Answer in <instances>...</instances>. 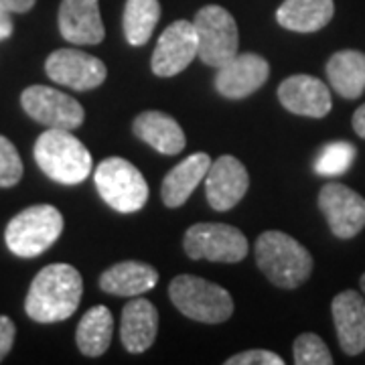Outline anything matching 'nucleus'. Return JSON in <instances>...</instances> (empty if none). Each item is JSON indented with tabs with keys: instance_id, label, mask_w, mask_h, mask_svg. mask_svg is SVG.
Returning <instances> with one entry per match:
<instances>
[{
	"instance_id": "21",
	"label": "nucleus",
	"mask_w": 365,
	"mask_h": 365,
	"mask_svg": "<svg viewBox=\"0 0 365 365\" xmlns=\"http://www.w3.org/2000/svg\"><path fill=\"white\" fill-rule=\"evenodd\" d=\"M211 163L213 160L205 153H195V155L181 160L163 181V187H160L163 203L167 207H181L195 191L197 185L205 181V175H207Z\"/></svg>"
},
{
	"instance_id": "15",
	"label": "nucleus",
	"mask_w": 365,
	"mask_h": 365,
	"mask_svg": "<svg viewBox=\"0 0 365 365\" xmlns=\"http://www.w3.org/2000/svg\"><path fill=\"white\" fill-rule=\"evenodd\" d=\"M278 100L290 114L307 118H325L333 106L325 81L304 73L284 79L278 88Z\"/></svg>"
},
{
	"instance_id": "11",
	"label": "nucleus",
	"mask_w": 365,
	"mask_h": 365,
	"mask_svg": "<svg viewBox=\"0 0 365 365\" xmlns=\"http://www.w3.org/2000/svg\"><path fill=\"white\" fill-rule=\"evenodd\" d=\"M45 71L51 81L78 91L100 88L108 76V69L102 59L79 49L53 51L45 61Z\"/></svg>"
},
{
	"instance_id": "24",
	"label": "nucleus",
	"mask_w": 365,
	"mask_h": 365,
	"mask_svg": "<svg viewBox=\"0 0 365 365\" xmlns=\"http://www.w3.org/2000/svg\"><path fill=\"white\" fill-rule=\"evenodd\" d=\"M112 333H114L112 313L108 307L98 304L81 317L78 331H76V343L83 355L100 357L108 351L112 343Z\"/></svg>"
},
{
	"instance_id": "23",
	"label": "nucleus",
	"mask_w": 365,
	"mask_h": 365,
	"mask_svg": "<svg viewBox=\"0 0 365 365\" xmlns=\"http://www.w3.org/2000/svg\"><path fill=\"white\" fill-rule=\"evenodd\" d=\"M327 78L341 98H359L365 91V53L355 49L335 53L327 61Z\"/></svg>"
},
{
	"instance_id": "8",
	"label": "nucleus",
	"mask_w": 365,
	"mask_h": 365,
	"mask_svg": "<svg viewBox=\"0 0 365 365\" xmlns=\"http://www.w3.org/2000/svg\"><path fill=\"white\" fill-rule=\"evenodd\" d=\"M185 254L191 260L235 264L248 256V237L227 223H195L182 240Z\"/></svg>"
},
{
	"instance_id": "18",
	"label": "nucleus",
	"mask_w": 365,
	"mask_h": 365,
	"mask_svg": "<svg viewBox=\"0 0 365 365\" xmlns=\"http://www.w3.org/2000/svg\"><path fill=\"white\" fill-rule=\"evenodd\" d=\"M158 333V311L148 299H132L122 311L120 337L124 349L144 353L153 347Z\"/></svg>"
},
{
	"instance_id": "2",
	"label": "nucleus",
	"mask_w": 365,
	"mask_h": 365,
	"mask_svg": "<svg viewBox=\"0 0 365 365\" xmlns=\"http://www.w3.org/2000/svg\"><path fill=\"white\" fill-rule=\"evenodd\" d=\"M256 262L274 287L299 288L313 272V256L284 232H264L256 242Z\"/></svg>"
},
{
	"instance_id": "10",
	"label": "nucleus",
	"mask_w": 365,
	"mask_h": 365,
	"mask_svg": "<svg viewBox=\"0 0 365 365\" xmlns=\"http://www.w3.org/2000/svg\"><path fill=\"white\" fill-rule=\"evenodd\" d=\"M319 209L331 232L339 240H351L365 227V199L347 185L327 182L319 193Z\"/></svg>"
},
{
	"instance_id": "34",
	"label": "nucleus",
	"mask_w": 365,
	"mask_h": 365,
	"mask_svg": "<svg viewBox=\"0 0 365 365\" xmlns=\"http://www.w3.org/2000/svg\"><path fill=\"white\" fill-rule=\"evenodd\" d=\"M361 290H364V292H365V274H364V276H361Z\"/></svg>"
},
{
	"instance_id": "25",
	"label": "nucleus",
	"mask_w": 365,
	"mask_h": 365,
	"mask_svg": "<svg viewBox=\"0 0 365 365\" xmlns=\"http://www.w3.org/2000/svg\"><path fill=\"white\" fill-rule=\"evenodd\" d=\"M160 19L158 0H126L124 6V37L132 47L146 45Z\"/></svg>"
},
{
	"instance_id": "7",
	"label": "nucleus",
	"mask_w": 365,
	"mask_h": 365,
	"mask_svg": "<svg viewBox=\"0 0 365 365\" xmlns=\"http://www.w3.org/2000/svg\"><path fill=\"white\" fill-rule=\"evenodd\" d=\"M197 33V57L209 67H222L240 49V33L230 11L217 4L203 6L193 19Z\"/></svg>"
},
{
	"instance_id": "31",
	"label": "nucleus",
	"mask_w": 365,
	"mask_h": 365,
	"mask_svg": "<svg viewBox=\"0 0 365 365\" xmlns=\"http://www.w3.org/2000/svg\"><path fill=\"white\" fill-rule=\"evenodd\" d=\"M37 0H0V6L9 13H29Z\"/></svg>"
},
{
	"instance_id": "30",
	"label": "nucleus",
	"mask_w": 365,
	"mask_h": 365,
	"mask_svg": "<svg viewBox=\"0 0 365 365\" xmlns=\"http://www.w3.org/2000/svg\"><path fill=\"white\" fill-rule=\"evenodd\" d=\"M14 335H16V329H14L13 321L9 317L0 314V361L13 349Z\"/></svg>"
},
{
	"instance_id": "1",
	"label": "nucleus",
	"mask_w": 365,
	"mask_h": 365,
	"mask_svg": "<svg viewBox=\"0 0 365 365\" xmlns=\"http://www.w3.org/2000/svg\"><path fill=\"white\" fill-rule=\"evenodd\" d=\"M81 292V274L71 264H49L31 282L25 311L35 323H59L78 311Z\"/></svg>"
},
{
	"instance_id": "19",
	"label": "nucleus",
	"mask_w": 365,
	"mask_h": 365,
	"mask_svg": "<svg viewBox=\"0 0 365 365\" xmlns=\"http://www.w3.org/2000/svg\"><path fill=\"white\" fill-rule=\"evenodd\" d=\"M132 130L143 143L153 146L155 150L167 157L179 155L187 144L181 124L165 112L138 114L132 122Z\"/></svg>"
},
{
	"instance_id": "17",
	"label": "nucleus",
	"mask_w": 365,
	"mask_h": 365,
	"mask_svg": "<svg viewBox=\"0 0 365 365\" xmlns=\"http://www.w3.org/2000/svg\"><path fill=\"white\" fill-rule=\"evenodd\" d=\"M331 313L335 321L337 339L343 351L347 355H357L365 349V300L355 290L339 292L333 304Z\"/></svg>"
},
{
	"instance_id": "9",
	"label": "nucleus",
	"mask_w": 365,
	"mask_h": 365,
	"mask_svg": "<svg viewBox=\"0 0 365 365\" xmlns=\"http://www.w3.org/2000/svg\"><path fill=\"white\" fill-rule=\"evenodd\" d=\"M21 106L35 122L47 128L76 130L83 124V106L76 98L47 86H31L21 96Z\"/></svg>"
},
{
	"instance_id": "16",
	"label": "nucleus",
	"mask_w": 365,
	"mask_h": 365,
	"mask_svg": "<svg viewBox=\"0 0 365 365\" xmlns=\"http://www.w3.org/2000/svg\"><path fill=\"white\" fill-rule=\"evenodd\" d=\"M59 33L73 45H98L106 37L100 0H61Z\"/></svg>"
},
{
	"instance_id": "33",
	"label": "nucleus",
	"mask_w": 365,
	"mask_h": 365,
	"mask_svg": "<svg viewBox=\"0 0 365 365\" xmlns=\"http://www.w3.org/2000/svg\"><path fill=\"white\" fill-rule=\"evenodd\" d=\"M351 122H353V130L357 132L361 138H365V104L355 110Z\"/></svg>"
},
{
	"instance_id": "3",
	"label": "nucleus",
	"mask_w": 365,
	"mask_h": 365,
	"mask_svg": "<svg viewBox=\"0 0 365 365\" xmlns=\"http://www.w3.org/2000/svg\"><path fill=\"white\" fill-rule=\"evenodd\" d=\"M39 169L57 182L78 185L91 175L90 150L76 138L71 130L49 128L41 134L33 148Z\"/></svg>"
},
{
	"instance_id": "22",
	"label": "nucleus",
	"mask_w": 365,
	"mask_h": 365,
	"mask_svg": "<svg viewBox=\"0 0 365 365\" xmlns=\"http://www.w3.org/2000/svg\"><path fill=\"white\" fill-rule=\"evenodd\" d=\"M333 14V0H284L276 11V21L294 33H317L331 23Z\"/></svg>"
},
{
	"instance_id": "29",
	"label": "nucleus",
	"mask_w": 365,
	"mask_h": 365,
	"mask_svg": "<svg viewBox=\"0 0 365 365\" xmlns=\"http://www.w3.org/2000/svg\"><path fill=\"white\" fill-rule=\"evenodd\" d=\"M227 365H284V359L274 351L266 349H250L230 357Z\"/></svg>"
},
{
	"instance_id": "5",
	"label": "nucleus",
	"mask_w": 365,
	"mask_h": 365,
	"mask_svg": "<svg viewBox=\"0 0 365 365\" xmlns=\"http://www.w3.org/2000/svg\"><path fill=\"white\" fill-rule=\"evenodd\" d=\"M63 234V215L53 205L23 209L6 225V246L19 258H37Z\"/></svg>"
},
{
	"instance_id": "28",
	"label": "nucleus",
	"mask_w": 365,
	"mask_h": 365,
	"mask_svg": "<svg viewBox=\"0 0 365 365\" xmlns=\"http://www.w3.org/2000/svg\"><path fill=\"white\" fill-rule=\"evenodd\" d=\"M23 179V160L14 144L0 134V187H14Z\"/></svg>"
},
{
	"instance_id": "12",
	"label": "nucleus",
	"mask_w": 365,
	"mask_h": 365,
	"mask_svg": "<svg viewBox=\"0 0 365 365\" xmlns=\"http://www.w3.org/2000/svg\"><path fill=\"white\" fill-rule=\"evenodd\" d=\"M197 57V33L191 21H175L158 37L153 53V73L158 78H173L185 71Z\"/></svg>"
},
{
	"instance_id": "4",
	"label": "nucleus",
	"mask_w": 365,
	"mask_h": 365,
	"mask_svg": "<svg viewBox=\"0 0 365 365\" xmlns=\"http://www.w3.org/2000/svg\"><path fill=\"white\" fill-rule=\"evenodd\" d=\"M169 297L179 313L197 323L220 325L234 314L232 294L220 284L199 276L181 274L173 278L169 284Z\"/></svg>"
},
{
	"instance_id": "6",
	"label": "nucleus",
	"mask_w": 365,
	"mask_h": 365,
	"mask_svg": "<svg viewBox=\"0 0 365 365\" xmlns=\"http://www.w3.org/2000/svg\"><path fill=\"white\" fill-rule=\"evenodd\" d=\"M100 197L118 213H136L148 201V182L130 160L104 158L93 173Z\"/></svg>"
},
{
	"instance_id": "13",
	"label": "nucleus",
	"mask_w": 365,
	"mask_h": 365,
	"mask_svg": "<svg viewBox=\"0 0 365 365\" xmlns=\"http://www.w3.org/2000/svg\"><path fill=\"white\" fill-rule=\"evenodd\" d=\"M248 169L232 155H223L217 160H213L205 175L207 203L215 211L234 209L248 193Z\"/></svg>"
},
{
	"instance_id": "32",
	"label": "nucleus",
	"mask_w": 365,
	"mask_h": 365,
	"mask_svg": "<svg viewBox=\"0 0 365 365\" xmlns=\"http://www.w3.org/2000/svg\"><path fill=\"white\" fill-rule=\"evenodd\" d=\"M13 35V19L6 9L0 6V41L9 39Z\"/></svg>"
},
{
	"instance_id": "14",
	"label": "nucleus",
	"mask_w": 365,
	"mask_h": 365,
	"mask_svg": "<svg viewBox=\"0 0 365 365\" xmlns=\"http://www.w3.org/2000/svg\"><path fill=\"white\" fill-rule=\"evenodd\" d=\"M270 76L268 61L256 53H237L227 63L217 67L215 90L223 98L242 100L258 91Z\"/></svg>"
},
{
	"instance_id": "20",
	"label": "nucleus",
	"mask_w": 365,
	"mask_h": 365,
	"mask_svg": "<svg viewBox=\"0 0 365 365\" xmlns=\"http://www.w3.org/2000/svg\"><path fill=\"white\" fill-rule=\"evenodd\" d=\"M158 272L150 264L126 260L114 264L100 276V288L114 297H140L157 287Z\"/></svg>"
},
{
	"instance_id": "27",
	"label": "nucleus",
	"mask_w": 365,
	"mask_h": 365,
	"mask_svg": "<svg viewBox=\"0 0 365 365\" xmlns=\"http://www.w3.org/2000/svg\"><path fill=\"white\" fill-rule=\"evenodd\" d=\"M294 353V364L297 365H331L333 364V355L325 345V341L321 339L314 333H302L297 337L292 345Z\"/></svg>"
},
{
	"instance_id": "26",
	"label": "nucleus",
	"mask_w": 365,
	"mask_h": 365,
	"mask_svg": "<svg viewBox=\"0 0 365 365\" xmlns=\"http://www.w3.org/2000/svg\"><path fill=\"white\" fill-rule=\"evenodd\" d=\"M357 157V150L351 143H331L327 144L317 157L314 170L323 177H337L351 167V163Z\"/></svg>"
}]
</instances>
